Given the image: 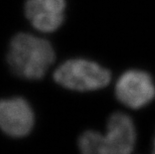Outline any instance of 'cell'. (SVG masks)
<instances>
[{
    "mask_svg": "<svg viewBox=\"0 0 155 154\" xmlns=\"http://www.w3.org/2000/svg\"><path fill=\"white\" fill-rule=\"evenodd\" d=\"M65 8V0H27L24 13L36 30L50 33L63 24Z\"/></svg>",
    "mask_w": 155,
    "mask_h": 154,
    "instance_id": "8992f818",
    "label": "cell"
},
{
    "mask_svg": "<svg viewBox=\"0 0 155 154\" xmlns=\"http://www.w3.org/2000/svg\"><path fill=\"white\" fill-rule=\"evenodd\" d=\"M53 78L56 83L66 89L87 92L106 87L111 80V73L95 61L73 58L59 65Z\"/></svg>",
    "mask_w": 155,
    "mask_h": 154,
    "instance_id": "3957f363",
    "label": "cell"
},
{
    "mask_svg": "<svg viewBox=\"0 0 155 154\" xmlns=\"http://www.w3.org/2000/svg\"><path fill=\"white\" fill-rule=\"evenodd\" d=\"M34 114L31 106L23 98L0 100V129L12 137H23L31 132Z\"/></svg>",
    "mask_w": 155,
    "mask_h": 154,
    "instance_id": "5b68a950",
    "label": "cell"
},
{
    "mask_svg": "<svg viewBox=\"0 0 155 154\" xmlns=\"http://www.w3.org/2000/svg\"><path fill=\"white\" fill-rule=\"evenodd\" d=\"M153 154H155V137H154V141H153Z\"/></svg>",
    "mask_w": 155,
    "mask_h": 154,
    "instance_id": "52a82bcc",
    "label": "cell"
},
{
    "mask_svg": "<svg viewBox=\"0 0 155 154\" xmlns=\"http://www.w3.org/2000/svg\"><path fill=\"white\" fill-rule=\"evenodd\" d=\"M55 60L49 41L29 33H17L11 39L7 52L10 69L24 79H41Z\"/></svg>",
    "mask_w": 155,
    "mask_h": 154,
    "instance_id": "6da1fadb",
    "label": "cell"
},
{
    "mask_svg": "<svg viewBox=\"0 0 155 154\" xmlns=\"http://www.w3.org/2000/svg\"><path fill=\"white\" fill-rule=\"evenodd\" d=\"M136 142V128L130 116L115 112L107 121L106 131L87 130L79 137L81 154H131Z\"/></svg>",
    "mask_w": 155,
    "mask_h": 154,
    "instance_id": "7a4b0ae2",
    "label": "cell"
},
{
    "mask_svg": "<svg viewBox=\"0 0 155 154\" xmlns=\"http://www.w3.org/2000/svg\"><path fill=\"white\" fill-rule=\"evenodd\" d=\"M115 95L118 101L126 107L141 109L155 98L154 80L146 71L127 70L116 81Z\"/></svg>",
    "mask_w": 155,
    "mask_h": 154,
    "instance_id": "277c9868",
    "label": "cell"
}]
</instances>
